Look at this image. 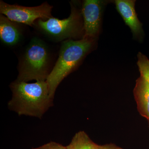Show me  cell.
<instances>
[{
  "label": "cell",
  "instance_id": "cell-1",
  "mask_svg": "<svg viewBox=\"0 0 149 149\" xmlns=\"http://www.w3.org/2000/svg\"><path fill=\"white\" fill-rule=\"evenodd\" d=\"M12 97L8 107L19 116L42 119L46 112L53 106V98L49 94L46 81L28 83L16 80L10 85Z\"/></svg>",
  "mask_w": 149,
  "mask_h": 149
},
{
  "label": "cell",
  "instance_id": "cell-14",
  "mask_svg": "<svg viewBox=\"0 0 149 149\" xmlns=\"http://www.w3.org/2000/svg\"><path fill=\"white\" fill-rule=\"evenodd\" d=\"M68 149H69V148H68Z\"/></svg>",
  "mask_w": 149,
  "mask_h": 149
},
{
  "label": "cell",
  "instance_id": "cell-9",
  "mask_svg": "<svg viewBox=\"0 0 149 149\" xmlns=\"http://www.w3.org/2000/svg\"><path fill=\"white\" fill-rule=\"evenodd\" d=\"M21 32L17 23L10 20L6 17L0 15V39L8 46L15 45L21 37Z\"/></svg>",
  "mask_w": 149,
  "mask_h": 149
},
{
  "label": "cell",
  "instance_id": "cell-2",
  "mask_svg": "<svg viewBox=\"0 0 149 149\" xmlns=\"http://www.w3.org/2000/svg\"><path fill=\"white\" fill-rule=\"evenodd\" d=\"M95 42V39L88 38L68 40L62 42L58 58L46 80L51 97L54 98L58 85L92 51Z\"/></svg>",
  "mask_w": 149,
  "mask_h": 149
},
{
  "label": "cell",
  "instance_id": "cell-3",
  "mask_svg": "<svg viewBox=\"0 0 149 149\" xmlns=\"http://www.w3.org/2000/svg\"><path fill=\"white\" fill-rule=\"evenodd\" d=\"M47 48L40 39L34 38L29 43L18 65L16 80L46 81L51 71Z\"/></svg>",
  "mask_w": 149,
  "mask_h": 149
},
{
  "label": "cell",
  "instance_id": "cell-11",
  "mask_svg": "<svg viewBox=\"0 0 149 149\" xmlns=\"http://www.w3.org/2000/svg\"><path fill=\"white\" fill-rule=\"evenodd\" d=\"M137 56V65L141 76L147 80L149 85V59L141 52H139Z\"/></svg>",
  "mask_w": 149,
  "mask_h": 149
},
{
  "label": "cell",
  "instance_id": "cell-10",
  "mask_svg": "<svg viewBox=\"0 0 149 149\" xmlns=\"http://www.w3.org/2000/svg\"><path fill=\"white\" fill-rule=\"evenodd\" d=\"M100 146L93 142L85 131H80L67 146L69 149H99Z\"/></svg>",
  "mask_w": 149,
  "mask_h": 149
},
{
  "label": "cell",
  "instance_id": "cell-8",
  "mask_svg": "<svg viewBox=\"0 0 149 149\" xmlns=\"http://www.w3.org/2000/svg\"><path fill=\"white\" fill-rule=\"evenodd\" d=\"M133 94L138 111L149 121V85L142 76L136 80Z\"/></svg>",
  "mask_w": 149,
  "mask_h": 149
},
{
  "label": "cell",
  "instance_id": "cell-7",
  "mask_svg": "<svg viewBox=\"0 0 149 149\" xmlns=\"http://www.w3.org/2000/svg\"><path fill=\"white\" fill-rule=\"evenodd\" d=\"M136 1L116 0V7L125 22L130 28L135 38H141L143 35L142 24L139 20L135 10Z\"/></svg>",
  "mask_w": 149,
  "mask_h": 149
},
{
  "label": "cell",
  "instance_id": "cell-13",
  "mask_svg": "<svg viewBox=\"0 0 149 149\" xmlns=\"http://www.w3.org/2000/svg\"><path fill=\"white\" fill-rule=\"evenodd\" d=\"M99 149H123L113 144H106L100 146Z\"/></svg>",
  "mask_w": 149,
  "mask_h": 149
},
{
  "label": "cell",
  "instance_id": "cell-6",
  "mask_svg": "<svg viewBox=\"0 0 149 149\" xmlns=\"http://www.w3.org/2000/svg\"><path fill=\"white\" fill-rule=\"evenodd\" d=\"M105 2L99 0H85L81 8L83 19V38L95 39L100 32Z\"/></svg>",
  "mask_w": 149,
  "mask_h": 149
},
{
  "label": "cell",
  "instance_id": "cell-5",
  "mask_svg": "<svg viewBox=\"0 0 149 149\" xmlns=\"http://www.w3.org/2000/svg\"><path fill=\"white\" fill-rule=\"evenodd\" d=\"M52 6L47 2L35 7H26L10 5L0 1V12L11 21L32 26L36 20H46L52 17Z\"/></svg>",
  "mask_w": 149,
  "mask_h": 149
},
{
  "label": "cell",
  "instance_id": "cell-12",
  "mask_svg": "<svg viewBox=\"0 0 149 149\" xmlns=\"http://www.w3.org/2000/svg\"><path fill=\"white\" fill-rule=\"evenodd\" d=\"M32 149H69L68 146H65L56 142L51 141L43 146Z\"/></svg>",
  "mask_w": 149,
  "mask_h": 149
},
{
  "label": "cell",
  "instance_id": "cell-4",
  "mask_svg": "<svg viewBox=\"0 0 149 149\" xmlns=\"http://www.w3.org/2000/svg\"><path fill=\"white\" fill-rule=\"evenodd\" d=\"M71 13L68 18L60 19L51 17L47 20L39 19L37 25L46 35L57 41L73 40L80 35L84 37L81 11L71 4Z\"/></svg>",
  "mask_w": 149,
  "mask_h": 149
}]
</instances>
